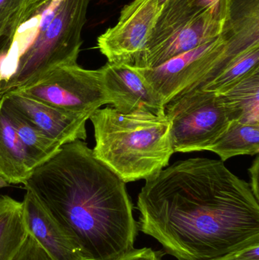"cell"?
<instances>
[{
	"label": "cell",
	"instance_id": "1",
	"mask_svg": "<svg viewBox=\"0 0 259 260\" xmlns=\"http://www.w3.org/2000/svg\"><path fill=\"white\" fill-rule=\"evenodd\" d=\"M138 231L177 260H208L259 245V200L222 160H178L145 180Z\"/></svg>",
	"mask_w": 259,
	"mask_h": 260
},
{
	"label": "cell",
	"instance_id": "2",
	"mask_svg": "<svg viewBox=\"0 0 259 260\" xmlns=\"http://www.w3.org/2000/svg\"><path fill=\"white\" fill-rule=\"evenodd\" d=\"M126 184L80 140L62 145L23 183L87 260L135 248L138 226Z\"/></svg>",
	"mask_w": 259,
	"mask_h": 260
},
{
	"label": "cell",
	"instance_id": "3",
	"mask_svg": "<svg viewBox=\"0 0 259 260\" xmlns=\"http://www.w3.org/2000/svg\"><path fill=\"white\" fill-rule=\"evenodd\" d=\"M91 0H47L17 30L2 64L0 98L59 66L77 62Z\"/></svg>",
	"mask_w": 259,
	"mask_h": 260
},
{
	"label": "cell",
	"instance_id": "4",
	"mask_svg": "<svg viewBox=\"0 0 259 260\" xmlns=\"http://www.w3.org/2000/svg\"><path fill=\"white\" fill-rule=\"evenodd\" d=\"M94 129V156L125 183L147 180L168 166L174 151L165 114H123L113 107L90 117Z\"/></svg>",
	"mask_w": 259,
	"mask_h": 260
},
{
	"label": "cell",
	"instance_id": "5",
	"mask_svg": "<svg viewBox=\"0 0 259 260\" xmlns=\"http://www.w3.org/2000/svg\"><path fill=\"white\" fill-rule=\"evenodd\" d=\"M174 152L208 151L235 122L220 94L195 88L164 105Z\"/></svg>",
	"mask_w": 259,
	"mask_h": 260
},
{
	"label": "cell",
	"instance_id": "6",
	"mask_svg": "<svg viewBox=\"0 0 259 260\" xmlns=\"http://www.w3.org/2000/svg\"><path fill=\"white\" fill-rule=\"evenodd\" d=\"M15 93L89 117L100 107L109 105L100 69L85 70L77 62L56 67L33 85Z\"/></svg>",
	"mask_w": 259,
	"mask_h": 260
},
{
	"label": "cell",
	"instance_id": "7",
	"mask_svg": "<svg viewBox=\"0 0 259 260\" xmlns=\"http://www.w3.org/2000/svg\"><path fill=\"white\" fill-rule=\"evenodd\" d=\"M239 56L219 35L209 43L178 55L155 68H135L164 105L193 88L220 64L221 71Z\"/></svg>",
	"mask_w": 259,
	"mask_h": 260
},
{
	"label": "cell",
	"instance_id": "8",
	"mask_svg": "<svg viewBox=\"0 0 259 260\" xmlns=\"http://www.w3.org/2000/svg\"><path fill=\"white\" fill-rule=\"evenodd\" d=\"M159 10L158 0H133L123 8L116 25L97 38L108 62L138 67Z\"/></svg>",
	"mask_w": 259,
	"mask_h": 260
},
{
	"label": "cell",
	"instance_id": "9",
	"mask_svg": "<svg viewBox=\"0 0 259 260\" xmlns=\"http://www.w3.org/2000/svg\"><path fill=\"white\" fill-rule=\"evenodd\" d=\"M224 20L218 19L211 10H205L189 21L151 35L137 68H155L209 43L220 35Z\"/></svg>",
	"mask_w": 259,
	"mask_h": 260
},
{
	"label": "cell",
	"instance_id": "10",
	"mask_svg": "<svg viewBox=\"0 0 259 260\" xmlns=\"http://www.w3.org/2000/svg\"><path fill=\"white\" fill-rule=\"evenodd\" d=\"M109 105L123 114L138 111L164 114V105L157 93L134 67L106 62L100 68Z\"/></svg>",
	"mask_w": 259,
	"mask_h": 260
},
{
	"label": "cell",
	"instance_id": "11",
	"mask_svg": "<svg viewBox=\"0 0 259 260\" xmlns=\"http://www.w3.org/2000/svg\"><path fill=\"white\" fill-rule=\"evenodd\" d=\"M1 98L61 146L87 139L88 116L66 112L18 93H9Z\"/></svg>",
	"mask_w": 259,
	"mask_h": 260
},
{
	"label": "cell",
	"instance_id": "12",
	"mask_svg": "<svg viewBox=\"0 0 259 260\" xmlns=\"http://www.w3.org/2000/svg\"><path fill=\"white\" fill-rule=\"evenodd\" d=\"M26 191L22 205L27 232L53 260H87L36 197Z\"/></svg>",
	"mask_w": 259,
	"mask_h": 260
},
{
	"label": "cell",
	"instance_id": "13",
	"mask_svg": "<svg viewBox=\"0 0 259 260\" xmlns=\"http://www.w3.org/2000/svg\"><path fill=\"white\" fill-rule=\"evenodd\" d=\"M31 171L21 141L0 99V186L23 184Z\"/></svg>",
	"mask_w": 259,
	"mask_h": 260
},
{
	"label": "cell",
	"instance_id": "14",
	"mask_svg": "<svg viewBox=\"0 0 259 260\" xmlns=\"http://www.w3.org/2000/svg\"><path fill=\"white\" fill-rule=\"evenodd\" d=\"M3 106L15 127L24 148L31 171L53 157L61 145L49 138L21 113L8 105L3 98Z\"/></svg>",
	"mask_w": 259,
	"mask_h": 260
},
{
	"label": "cell",
	"instance_id": "15",
	"mask_svg": "<svg viewBox=\"0 0 259 260\" xmlns=\"http://www.w3.org/2000/svg\"><path fill=\"white\" fill-rule=\"evenodd\" d=\"M22 202L0 195V260H11L27 237Z\"/></svg>",
	"mask_w": 259,
	"mask_h": 260
},
{
	"label": "cell",
	"instance_id": "16",
	"mask_svg": "<svg viewBox=\"0 0 259 260\" xmlns=\"http://www.w3.org/2000/svg\"><path fill=\"white\" fill-rule=\"evenodd\" d=\"M220 95L235 122L259 124V70Z\"/></svg>",
	"mask_w": 259,
	"mask_h": 260
},
{
	"label": "cell",
	"instance_id": "17",
	"mask_svg": "<svg viewBox=\"0 0 259 260\" xmlns=\"http://www.w3.org/2000/svg\"><path fill=\"white\" fill-rule=\"evenodd\" d=\"M208 151L217 154L223 162L235 156L257 155L259 153V124L234 122Z\"/></svg>",
	"mask_w": 259,
	"mask_h": 260
},
{
	"label": "cell",
	"instance_id": "18",
	"mask_svg": "<svg viewBox=\"0 0 259 260\" xmlns=\"http://www.w3.org/2000/svg\"><path fill=\"white\" fill-rule=\"evenodd\" d=\"M258 70L259 46H256L242 53L230 62L221 73L196 88L223 94Z\"/></svg>",
	"mask_w": 259,
	"mask_h": 260
},
{
	"label": "cell",
	"instance_id": "19",
	"mask_svg": "<svg viewBox=\"0 0 259 260\" xmlns=\"http://www.w3.org/2000/svg\"><path fill=\"white\" fill-rule=\"evenodd\" d=\"M47 0H0V27L16 34L20 26Z\"/></svg>",
	"mask_w": 259,
	"mask_h": 260
},
{
	"label": "cell",
	"instance_id": "20",
	"mask_svg": "<svg viewBox=\"0 0 259 260\" xmlns=\"http://www.w3.org/2000/svg\"><path fill=\"white\" fill-rule=\"evenodd\" d=\"M11 260H53L30 234Z\"/></svg>",
	"mask_w": 259,
	"mask_h": 260
},
{
	"label": "cell",
	"instance_id": "21",
	"mask_svg": "<svg viewBox=\"0 0 259 260\" xmlns=\"http://www.w3.org/2000/svg\"><path fill=\"white\" fill-rule=\"evenodd\" d=\"M164 252L156 251L151 247L135 249L113 260H163Z\"/></svg>",
	"mask_w": 259,
	"mask_h": 260
},
{
	"label": "cell",
	"instance_id": "22",
	"mask_svg": "<svg viewBox=\"0 0 259 260\" xmlns=\"http://www.w3.org/2000/svg\"><path fill=\"white\" fill-rule=\"evenodd\" d=\"M201 10H211L218 19L223 21L226 14L228 0H193Z\"/></svg>",
	"mask_w": 259,
	"mask_h": 260
},
{
	"label": "cell",
	"instance_id": "23",
	"mask_svg": "<svg viewBox=\"0 0 259 260\" xmlns=\"http://www.w3.org/2000/svg\"><path fill=\"white\" fill-rule=\"evenodd\" d=\"M208 260H259V245Z\"/></svg>",
	"mask_w": 259,
	"mask_h": 260
},
{
	"label": "cell",
	"instance_id": "24",
	"mask_svg": "<svg viewBox=\"0 0 259 260\" xmlns=\"http://www.w3.org/2000/svg\"><path fill=\"white\" fill-rule=\"evenodd\" d=\"M14 37L15 36L6 33L3 29L0 28V71L2 63L12 47Z\"/></svg>",
	"mask_w": 259,
	"mask_h": 260
},
{
	"label": "cell",
	"instance_id": "25",
	"mask_svg": "<svg viewBox=\"0 0 259 260\" xmlns=\"http://www.w3.org/2000/svg\"><path fill=\"white\" fill-rule=\"evenodd\" d=\"M249 173H250L251 183L250 185L251 189L252 192L255 195V198L259 200V193H258V173H259V156L257 154L255 160L252 163V166L249 169Z\"/></svg>",
	"mask_w": 259,
	"mask_h": 260
},
{
	"label": "cell",
	"instance_id": "26",
	"mask_svg": "<svg viewBox=\"0 0 259 260\" xmlns=\"http://www.w3.org/2000/svg\"><path fill=\"white\" fill-rule=\"evenodd\" d=\"M167 1H168V0H158V6H159V9L160 7H161L162 5H164Z\"/></svg>",
	"mask_w": 259,
	"mask_h": 260
}]
</instances>
